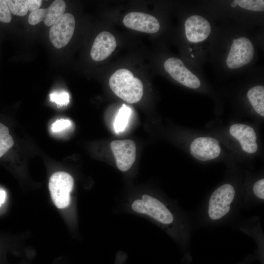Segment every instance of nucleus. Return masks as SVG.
Here are the masks:
<instances>
[{
	"mask_svg": "<svg viewBox=\"0 0 264 264\" xmlns=\"http://www.w3.org/2000/svg\"><path fill=\"white\" fill-rule=\"evenodd\" d=\"M132 207L134 211L147 214L164 224H170L174 221V216L167 207L160 200L149 195H144L141 199L135 200Z\"/></svg>",
	"mask_w": 264,
	"mask_h": 264,
	"instance_id": "obj_3",
	"label": "nucleus"
},
{
	"mask_svg": "<svg viewBox=\"0 0 264 264\" xmlns=\"http://www.w3.org/2000/svg\"><path fill=\"white\" fill-rule=\"evenodd\" d=\"M46 9L44 22L47 26H52L65 14L66 3L62 0H55Z\"/></svg>",
	"mask_w": 264,
	"mask_h": 264,
	"instance_id": "obj_15",
	"label": "nucleus"
},
{
	"mask_svg": "<svg viewBox=\"0 0 264 264\" xmlns=\"http://www.w3.org/2000/svg\"><path fill=\"white\" fill-rule=\"evenodd\" d=\"M123 21L127 27L145 33H156L160 28L159 22L156 18L142 12L129 13L124 17Z\"/></svg>",
	"mask_w": 264,
	"mask_h": 264,
	"instance_id": "obj_10",
	"label": "nucleus"
},
{
	"mask_svg": "<svg viewBox=\"0 0 264 264\" xmlns=\"http://www.w3.org/2000/svg\"><path fill=\"white\" fill-rule=\"evenodd\" d=\"M234 3L239 7L253 11H263L264 1L263 0H236Z\"/></svg>",
	"mask_w": 264,
	"mask_h": 264,
	"instance_id": "obj_19",
	"label": "nucleus"
},
{
	"mask_svg": "<svg viewBox=\"0 0 264 264\" xmlns=\"http://www.w3.org/2000/svg\"><path fill=\"white\" fill-rule=\"evenodd\" d=\"M73 185V178L67 173L57 172L50 176L48 187L52 201L57 208L63 209L69 205L70 193Z\"/></svg>",
	"mask_w": 264,
	"mask_h": 264,
	"instance_id": "obj_2",
	"label": "nucleus"
},
{
	"mask_svg": "<svg viewBox=\"0 0 264 264\" xmlns=\"http://www.w3.org/2000/svg\"><path fill=\"white\" fill-rule=\"evenodd\" d=\"M185 35L192 43L201 42L206 40L211 33L209 22L199 15H192L185 22Z\"/></svg>",
	"mask_w": 264,
	"mask_h": 264,
	"instance_id": "obj_11",
	"label": "nucleus"
},
{
	"mask_svg": "<svg viewBox=\"0 0 264 264\" xmlns=\"http://www.w3.org/2000/svg\"><path fill=\"white\" fill-rule=\"evenodd\" d=\"M69 94L66 92L61 93H52L50 95V100L60 106H66L69 103Z\"/></svg>",
	"mask_w": 264,
	"mask_h": 264,
	"instance_id": "obj_23",
	"label": "nucleus"
},
{
	"mask_svg": "<svg viewBox=\"0 0 264 264\" xmlns=\"http://www.w3.org/2000/svg\"><path fill=\"white\" fill-rule=\"evenodd\" d=\"M11 13L20 16L25 15L28 10L27 0H6Z\"/></svg>",
	"mask_w": 264,
	"mask_h": 264,
	"instance_id": "obj_18",
	"label": "nucleus"
},
{
	"mask_svg": "<svg viewBox=\"0 0 264 264\" xmlns=\"http://www.w3.org/2000/svg\"><path fill=\"white\" fill-rule=\"evenodd\" d=\"M191 154L196 159L207 161L218 157L220 153V143L211 137H200L195 139L190 145Z\"/></svg>",
	"mask_w": 264,
	"mask_h": 264,
	"instance_id": "obj_9",
	"label": "nucleus"
},
{
	"mask_svg": "<svg viewBox=\"0 0 264 264\" xmlns=\"http://www.w3.org/2000/svg\"><path fill=\"white\" fill-rule=\"evenodd\" d=\"M109 86L117 96L129 103L138 102L143 94L142 82L127 69L116 70L110 78Z\"/></svg>",
	"mask_w": 264,
	"mask_h": 264,
	"instance_id": "obj_1",
	"label": "nucleus"
},
{
	"mask_svg": "<svg viewBox=\"0 0 264 264\" xmlns=\"http://www.w3.org/2000/svg\"><path fill=\"white\" fill-rule=\"evenodd\" d=\"M42 1L41 0H27L28 10L31 12L39 9L42 5Z\"/></svg>",
	"mask_w": 264,
	"mask_h": 264,
	"instance_id": "obj_25",
	"label": "nucleus"
},
{
	"mask_svg": "<svg viewBox=\"0 0 264 264\" xmlns=\"http://www.w3.org/2000/svg\"><path fill=\"white\" fill-rule=\"evenodd\" d=\"M6 196V192L4 190L0 189V206L5 201Z\"/></svg>",
	"mask_w": 264,
	"mask_h": 264,
	"instance_id": "obj_26",
	"label": "nucleus"
},
{
	"mask_svg": "<svg viewBox=\"0 0 264 264\" xmlns=\"http://www.w3.org/2000/svg\"><path fill=\"white\" fill-rule=\"evenodd\" d=\"M71 125V121L68 119H58L52 123L50 129L52 132H59L68 128Z\"/></svg>",
	"mask_w": 264,
	"mask_h": 264,
	"instance_id": "obj_22",
	"label": "nucleus"
},
{
	"mask_svg": "<svg viewBox=\"0 0 264 264\" xmlns=\"http://www.w3.org/2000/svg\"><path fill=\"white\" fill-rule=\"evenodd\" d=\"M47 9L39 8L33 11L29 15L28 21L30 24L34 25L45 19Z\"/></svg>",
	"mask_w": 264,
	"mask_h": 264,
	"instance_id": "obj_20",
	"label": "nucleus"
},
{
	"mask_svg": "<svg viewBox=\"0 0 264 264\" xmlns=\"http://www.w3.org/2000/svg\"><path fill=\"white\" fill-rule=\"evenodd\" d=\"M110 147L118 168L122 172L128 171L135 160V143L130 139L113 140Z\"/></svg>",
	"mask_w": 264,
	"mask_h": 264,
	"instance_id": "obj_8",
	"label": "nucleus"
},
{
	"mask_svg": "<svg viewBox=\"0 0 264 264\" xmlns=\"http://www.w3.org/2000/svg\"><path fill=\"white\" fill-rule=\"evenodd\" d=\"M247 97L255 111L260 115L264 116V87L257 85L250 88Z\"/></svg>",
	"mask_w": 264,
	"mask_h": 264,
	"instance_id": "obj_14",
	"label": "nucleus"
},
{
	"mask_svg": "<svg viewBox=\"0 0 264 264\" xmlns=\"http://www.w3.org/2000/svg\"><path fill=\"white\" fill-rule=\"evenodd\" d=\"M255 195L258 198L264 199V179H261L256 181L253 187Z\"/></svg>",
	"mask_w": 264,
	"mask_h": 264,
	"instance_id": "obj_24",
	"label": "nucleus"
},
{
	"mask_svg": "<svg viewBox=\"0 0 264 264\" xmlns=\"http://www.w3.org/2000/svg\"><path fill=\"white\" fill-rule=\"evenodd\" d=\"M116 47V41L110 32L103 31L96 37L90 50L91 58L95 61H101L108 57Z\"/></svg>",
	"mask_w": 264,
	"mask_h": 264,
	"instance_id": "obj_13",
	"label": "nucleus"
},
{
	"mask_svg": "<svg viewBox=\"0 0 264 264\" xmlns=\"http://www.w3.org/2000/svg\"><path fill=\"white\" fill-rule=\"evenodd\" d=\"M132 113L131 109L125 104L120 108L113 123V127L117 133L123 132L126 129Z\"/></svg>",
	"mask_w": 264,
	"mask_h": 264,
	"instance_id": "obj_16",
	"label": "nucleus"
},
{
	"mask_svg": "<svg viewBox=\"0 0 264 264\" xmlns=\"http://www.w3.org/2000/svg\"><path fill=\"white\" fill-rule=\"evenodd\" d=\"M229 132L239 141L244 152L254 154L257 151V135L251 127L243 124H235L230 127Z\"/></svg>",
	"mask_w": 264,
	"mask_h": 264,
	"instance_id": "obj_12",
	"label": "nucleus"
},
{
	"mask_svg": "<svg viewBox=\"0 0 264 264\" xmlns=\"http://www.w3.org/2000/svg\"><path fill=\"white\" fill-rule=\"evenodd\" d=\"M14 144L13 138L9 134L8 127L0 123V157L3 156Z\"/></svg>",
	"mask_w": 264,
	"mask_h": 264,
	"instance_id": "obj_17",
	"label": "nucleus"
},
{
	"mask_svg": "<svg viewBox=\"0 0 264 264\" xmlns=\"http://www.w3.org/2000/svg\"><path fill=\"white\" fill-rule=\"evenodd\" d=\"M165 70L175 80L192 88H197L200 85L198 78L190 71L178 58L171 57L164 63Z\"/></svg>",
	"mask_w": 264,
	"mask_h": 264,
	"instance_id": "obj_7",
	"label": "nucleus"
},
{
	"mask_svg": "<svg viewBox=\"0 0 264 264\" xmlns=\"http://www.w3.org/2000/svg\"><path fill=\"white\" fill-rule=\"evenodd\" d=\"M254 48L251 42L242 37L233 40L226 63L231 69L241 67L249 64L252 60Z\"/></svg>",
	"mask_w": 264,
	"mask_h": 264,
	"instance_id": "obj_5",
	"label": "nucleus"
},
{
	"mask_svg": "<svg viewBox=\"0 0 264 264\" xmlns=\"http://www.w3.org/2000/svg\"><path fill=\"white\" fill-rule=\"evenodd\" d=\"M235 195V189L230 184H223L215 190L209 201L208 213L210 218L218 220L226 215L230 211Z\"/></svg>",
	"mask_w": 264,
	"mask_h": 264,
	"instance_id": "obj_4",
	"label": "nucleus"
},
{
	"mask_svg": "<svg viewBox=\"0 0 264 264\" xmlns=\"http://www.w3.org/2000/svg\"><path fill=\"white\" fill-rule=\"evenodd\" d=\"M75 26V19L69 13H65L51 26L49 37L55 47L58 49L62 48L69 43L73 36Z\"/></svg>",
	"mask_w": 264,
	"mask_h": 264,
	"instance_id": "obj_6",
	"label": "nucleus"
},
{
	"mask_svg": "<svg viewBox=\"0 0 264 264\" xmlns=\"http://www.w3.org/2000/svg\"><path fill=\"white\" fill-rule=\"evenodd\" d=\"M11 13L5 0H0V22L8 23L11 21Z\"/></svg>",
	"mask_w": 264,
	"mask_h": 264,
	"instance_id": "obj_21",
	"label": "nucleus"
}]
</instances>
